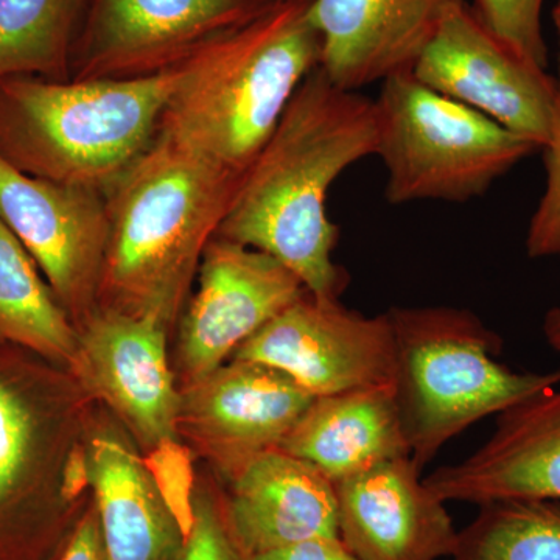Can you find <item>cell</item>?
Returning <instances> with one entry per match:
<instances>
[{
    "label": "cell",
    "mask_w": 560,
    "mask_h": 560,
    "mask_svg": "<svg viewBox=\"0 0 560 560\" xmlns=\"http://www.w3.org/2000/svg\"><path fill=\"white\" fill-rule=\"evenodd\" d=\"M58 560H106L97 510L81 518Z\"/></svg>",
    "instance_id": "29"
},
{
    "label": "cell",
    "mask_w": 560,
    "mask_h": 560,
    "mask_svg": "<svg viewBox=\"0 0 560 560\" xmlns=\"http://www.w3.org/2000/svg\"><path fill=\"white\" fill-rule=\"evenodd\" d=\"M0 220L79 329L98 307L109 230L105 191L35 178L0 158Z\"/></svg>",
    "instance_id": "10"
},
{
    "label": "cell",
    "mask_w": 560,
    "mask_h": 560,
    "mask_svg": "<svg viewBox=\"0 0 560 560\" xmlns=\"http://www.w3.org/2000/svg\"><path fill=\"white\" fill-rule=\"evenodd\" d=\"M545 340L560 353V307L551 308L544 319Z\"/></svg>",
    "instance_id": "31"
},
{
    "label": "cell",
    "mask_w": 560,
    "mask_h": 560,
    "mask_svg": "<svg viewBox=\"0 0 560 560\" xmlns=\"http://www.w3.org/2000/svg\"><path fill=\"white\" fill-rule=\"evenodd\" d=\"M91 0H0V79L70 81Z\"/></svg>",
    "instance_id": "22"
},
{
    "label": "cell",
    "mask_w": 560,
    "mask_h": 560,
    "mask_svg": "<svg viewBox=\"0 0 560 560\" xmlns=\"http://www.w3.org/2000/svg\"><path fill=\"white\" fill-rule=\"evenodd\" d=\"M313 400L282 371L231 359L180 393L179 425L186 423L232 474L253 456L279 448Z\"/></svg>",
    "instance_id": "15"
},
{
    "label": "cell",
    "mask_w": 560,
    "mask_h": 560,
    "mask_svg": "<svg viewBox=\"0 0 560 560\" xmlns=\"http://www.w3.org/2000/svg\"><path fill=\"white\" fill-rule=\"evenodd\" d=\"M197 279L179 329V366L187 386L219 370L307 291L270 254L221 237H213L202 254Z\"/></svg>",
    "instance_id": "12"
},
{
    "label": "cell",
    "mask_w": 560,
    "mask_h": 560,
    "mask_svg": "<svg viewBox=\"0 0 560 560\" xmlns=\"http://www.w3.org/2000/svg\"><path fill=\"white\" fill-rule=\"evenodd\" d=\"M90 485V464L88 453L81 447L70 448L61 467L60 495L61 501L69 503L83 492Z\"/></svg>",
    "instance_id": "30"
},
{
    "label": "cell",
    "mask_w": 560,
    "mask_h": 560,
    "mask_svg": "<svg viewBox=\"0 0 560 560\" xmlns=\"http://www.w3.org/2000/svg\"><path fill=\"white\" fill-rule=\"evenodd\" d=\"M194 526L173 560H253L232 536L224 511L208 497L194 501Z\"/></svg>",
    "instance_id": "27"
},
{
    "label": "cell",
    "mask_w": 560,
    "mask_h": 560,
    "mask_svg": "<svg viewBox=\"0 0 560 560\" xmlns=\"http://www.w3.org/2000/svg\"><path fill=\"white\" fill-rule=\"evenodd\" d=\"M389 205L481 197L539 147L431 90L412 72L382 81L375 98Z\"/></svg>",
    "instance_id": "6"
},
{
    "label": "cell",
    "mask_w": 560,
    "mask_h": 560,
    "mask_svg": "<svg viewBox=\"0 0 560 560\" xmlns=\"http://www.w3.org/2000/svg\"><path fill=\"white\" fill-rule=\"evenodd\" d=\"M312 0H280L259 20L198 54L162 114L160 132L246 172L320 62Z\"/></svg>",
    "instance_id": "4"
},
{
    "label": "cell",
    "mask_w": 560,
    "mask_h": 560,
    "mask_svg": "<svg viewBox=\"0 0 560 560\" xmlns=\"http://www.w3.org/2000/svg\"><path fill=\"white\" fill-rule=\"evenodd\" d=\"M280 0H91L70 80L139 79L241 31Z\"/></svg>",
    "instance_id": "7"
},
{
    "label": "cell",
    "mask_w": 560,
    "mask_h": 560,
    "mask_svg": "<svg viewBox=\"0 0 560 560\" xmlns=\"http://www.w3.org/2000/svg\"><path fill=\"white\" fill-rule=\"evenodd\" d=\"M168 327L156 316L97 307L79 327L72 366L153 451L175 441L180 393L167 360Z\"/></svg>",
    "instance_id": "13"
},
{
    "label": "cell",
    "mask_w": 560,
    "mask_h": 560,
    "mask_svg": "<svg viewBox=\"0 0 560 560\" xmlns=\"http://www.w3.org/2000/svg\"><path fill=\"white\" fill-rule=\"evenodd\" d=\"M466 0H312L319 69L346 91L410 72L442 20Z\"/></svg>",
    "instance_id": "17"
},
{
    "label": "cell",
    "mask_w": 560,
    "mask_h": 560,
    "mask_svg": "<svg viewBox=\"0 0 560 560\" xmlns=\"http://www.w3.org/2000/svg\"><path fill=\"white\" fill-rule=\"evenodd\" d=\"M423 482L444 503L560 501V385L500 412L477 452Z\"/></svg>",
    "instance_id": "16"
},
{
    "label": "cell",
    "mask_w": 560,
    "mask_h": 560,
    "mask_svg": "<svg viewBox=\"0 0 560 560\" xmlns=\"http://www.w3.org/2000/svg\"><path fill=\"white\" fill-rule=\"evenodd\" d=\"M411 72L540 150L550 138L558 80L493 35L467 3L442 20Z\"/></svg>",
    "instance_id": "9"
},
{
    "label": "cell",
    "mask_w": 560,
    "mask_h": 560,
    "mask_svg": "<svg viewBox=\"0 0 560 560\" xmlns=\"http://www.w3.org/2000/svg\"><path fill=\"white\" fill-rule=\"evenodd\" d=\"M253 560H361L340 537H319L254 556Z\"/></svg>",
    "instance_id": "28"
},
{
    "label": "cell",
    "mask_w": 560,
    "mask_h": 560,
    "mask_svg": "<svg viewBox=\"0 0 560 560\" xmlns=\"http://www.w3.org/2000/svg\"><path fill=\"white\" fill-rule=\"evenodd\" d=\"M545 0H475L482 24L523 57L547 69L548 49L541 31Z\"/></svg>",
    "instance_id": "24"
},
{
    "label": "cell",
    "mask_w": 560,
    "mask_h": 560,
    "mask_svg": "<svg viewBox=\"0 0 560 560\" xmlns=\"http://www.w3.org/2000/svg\"><path fill=\"white\" fill-rule=\"evenodd\" d=\"M331 482L410 456L393 386L315 397L280 444Z\"/></svg>",
    "instance_id": "19"
},
{
    "label": "cell",
    "mask_w": 560,
    "mask_h": 560,
    "mask_svg": "<svg viewBox=\"0 0 560 560\" xmlns=\"http://www.w3.org/2000/svg\"><path fill=\"white\" fill-rule=\"evenodd\" d=\"M200 51L139 79L3 77L0 158L25 175L106 194L156 139Z\"/></svg>",
    "instance_id": "3"
},
{
    "label": "cell",
    "mask_w": 560,
    "mask_h": 560,
    "mask_svg": "<svg viewBox=\"0 0 560 560\" xmlns=\"http://www.w3.org/2000/svg\"><path fill=\"white\" fill-rule=\"evenodd\" d=\"M552 21H555L556 32H558V40H559V68H560V0L558 5L552 10Z\"/></svg>",
    "instance_id": "32"
},
{
    "label": "cell",
    "mask_w": 560,
    "mask_h": 560,
    "mask_svg": "<svg viewBox=\"0 0 560 560\" xmlns=\"http://www.w3.org/2000/svg\"><path fill=\"white\" fill-rule=\"evenodd\" d=\"M375 101L331 83L316 68L246 168L215 237L270 254L313 296L340 301L349 272L334 261L340 228L327 195L346 168L377 154Z\"/></svg>",
    "instance_id": "1"
},
{
    "label": "cell",
    "mask_w": 560,
    "mask_h": 560,
    "mask_svg": "<svg viewBox=\"0 0 560 560\" xmlns=\"http://www.w3.org/2000/svg\"><path fill=\"white\" fill-rule=\"evenodd\" d=\"M394 394L411 459L420 471L488 416L560 385V370L512 371L500 363V335L455 307H394Z\"/></svg>",
    "instance_id": "5"
},
{
    "label": "cell",
    "mask_w": 560,
    "mask_h": 560,
    "mask_svg": "<svg viewBox=\"0 0 560 560\" xmlns=\"http://www.w3.org/2000/svg\"><path fill=\"white\" fill-rule=\"evenodd\" d=\"M38 359L0 342V560H38L49 537L57 410Z\"/></svg>",
    "instance_id": "11"
},
{
    "label": "cell",
    "mask_w": 560,
    "mask_h": 560,
    "mask_svg": "<svg viewBox=\"0 0 560 560\" xmlns=\"http://www.w3.org/2000/svg\"><path fill=\"white\" fill-rule=\"evenodd\" d=\"M143 463L186 539L195 518L194 471L186 448L175 441H165L154 447Z\"/></svg>",
    "instance_id": "26"
},
{
    "label": "cell",
    "mask_w": 560,
    "mask_h": 560,
    "mask_svg": "<svg viewBox=\"0 0 560 560\" xmlns=\"http://www.w3.org/2000/svg\"><path fill=\"white\" fill-rule=\"evenodd\" d=\"M86 453L106 560H173L184 537L145 463L116 436Z\"/></svg>",
    "instance_id": "20"
},
{
    "label": "cell",
    "mask_w": 560,
    "mask_h": 560,
    "mask_svg": "<svg viewBox=\"0 0 560 560\" xmlns=\"http://www.w3.org/2000/svg\"><path fill=\"white\" fill-rule=\"evenodd\" d=\"M0 342L51 363L72 364L79 329L38 265L0 220Z\"/></svg>",
    "instance_id": "21"
},
{
    "label": "cell",
    "mask_w": 560,
    "mask_h": 560,
    "mask_svg": "<svg viewBox=\"0 0 560 560\" xmlns=\"http://www.w3.org/2000/svg\"><path fill=\"white\" fill-rule=\"evenodd\" d=\"M338 534L361 560L452 558L458 530L411 456L383 460L335 482Z\"/></svg>",
    "instance_id": "14"
},
{
    "label": "cell",
    "mask_w": 560,
    "mask_h": 560,
    "mask_svg": "<svg viewBox=\"0 0 560 560\" xmlns=\"http://www.w3.org/2000/svg\"><path fill=\"white\" fill-rule=\"evenodd\" d=\"M231 359L276 368L315 397L394 388L396 378L388 313L370 318L308 291L243 342Z\"/></svg>",
    "instance_id": "8"
},
{
    "label": "cell",
    "mask_w": 560,
    "mask_h": 560,
    "mask_svg": "<svg viewBox=\"0 0 560 560\" xmlns=\"http://www.w3.org/2000/svg\"><path fill=\"white\" fill-rule=\"evenodd\" d=\"M243 178L245 172L158 132L106 191L109 230L98 307L156 316L171 327Z\"/></svg>",
    "instance_id": "2"
},
{
    "label": "cell",
    "mask_w": 560,
    "mask_h": 560,
    "mask_svg": "<svg viewBox=\"0 0 560 560\" xmlns=\"http://www.w3.org/2000/svg\"><path fill=\"white\" fill-rule=\"evenodd\" d=\"M224 517L250 558L304 540L340 537L334 482L280 448L261 452L232 471Z\"/></svg>",
    "instance_id": "18"
},
{
    "label": "cell",
    "mask_w": 560,
    "mask_h": 560,
    "mask_svg": "<svg viewBox=\"0 0 560 560\" xmlns=\"http://www.w3.org/2000/svg\"><path fill=\"white\" fill-rule=\"evenodd\" d=\"M453 560H560V501L481 504L458 530Z\"/></svg>",
    "instance_id": "23"
},
{
    "label": "cell",
    "mask_w": 560,
    "mask_h": 560,
    "mask_svg": "<svg viewBox=\"0 0 560 560\" xmlns=\"http://www.w3.org/2000/svg\"><path fill=\"white\" fill-rule=\"evenodd\" d=\"M556 80H558V92H556L555 117H552L550 138L541 149L547 183L526 234V254L530 259L560 257V68Z\"/></svg>",
    "instance_id": "25"
}]
</instances>
